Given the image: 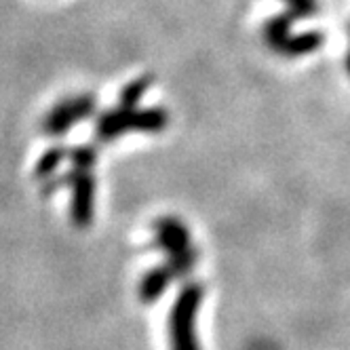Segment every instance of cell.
<instances>
[{
	"instance_id": "ba28073f",
	"label": "cell",
	"mask_w": 350,
	"mask_h": 350,
	"mask_svg": "<svg viewBox=\"0 0 350 350\" xmlns=\"http://www.w3.org/2000/svg\"><path fill=\"white\" fill-rule=\"evenodd\" d=\"M297 19L289 13V11H283L279 15H274L270 17L266 23H264V28H262V36H264V42L272 49V51H277V49L293 34L291 28H293V23Z\"/></svg>"
},
{
	"instance_id": "5b68a950",
	"label": "cell",
	"mask_w": 350,
	"mask_h": 350,
	"mask_svg": "<svg viewBox=\"0 0 350 350\" xmlns=\"http://www.w3.org/2000/svg\"><path fill=\"white\" fill-rule=\"evenodd\" d=\"M97 110V99L91 93H81L57 102L42 118V133L49 137L68 135L79 122L91 118Z\"/></svg>"
},
{
	"instance_id": "8992f818",
	"label": "cell",
	"mask_w": 350,
	"mask_h": 350,
	"mask_svg": "<svg viewBox=\"0 0 350 350\" xmlns=\"http://www.w3.org/2000/svg\"><path fill=\"white\" fill-rule=\"evenodd\" d=\"M178 279L173 274V270H171V266L165 262V264H161V266H154V268H150L144 277H142V281H139V285H137V295H139V299L144 304H154V302H159V299L165 295V291L169 289V285Z\"/></svg>"
},
{
	"instance_id": "7c38bea8",
	"label": "cell",
	"mask_w": 350,
	"mask_h": 350,
	"mask_svg": "<svg viewBox=\"0 0 350 350\" xmlns=\"http://www.w3.org/2000/svg\"><path fill=\"white\" fill-rule=\"evenodd\" d=\"M283 3L287 5V11L295 19H308V17L317 15V11H319L317 0H283Z\"/></svg>"
},
{
	"instance_id": "277c9868",
	"label": "cell",
	"mask_w": 350,
	"mask_h": 350,
	"mask_svg": "<svg viewBox=\"0 0 350 350\" xmlns=\"http://www.w3.org/2000/svg\"><path fill=\"white\" fill-rule=\"evenodd\" d=\"M42 194H53L59 188H70V219L77 228H89L95 217V178L93 169L70 167L62 178L42 182Z\"/></svg>"
},
{
	"instance_id": "3957f363",
	"label": "cell",
	"mask_w": 350,
	"mask_h": 350,
	"mask_svg": "<svg viewBox=\"0 0 350 350\" xmlns=\"http://www.w3.org/2000/svg\"><path fill=\"white\" fill-rule=\"evenodd\" d=\"M205 289L188 281L175 295L169 319H167V332H169V344L171 350H201L196 338V314L201 308Z\"/></svg>"
},
{
	"instance_id": "52a82bcc",
	"label": "cell",
	"mask_w": 350,
	"mask_h": 350,
	"mask_svg": "<svg viewBox=\"0 0 350 350\" xmlns=\"http://www.w3.org/2000/svg\"><path fill=\"white\" fill-rule=\"evenodd\" d=\"M323 42H325V36L321 32L308 30L302 34H291L274 53H279L281 57H287V59H295V57L312 55L323 46Z\"/></svg>"
},
{
	"instance_id": "8fae6325",
	"label": "cell",
	"mask_w": 350,
	"mask_h": 350,
	"mask_svg": "<svg viewBox=\"0 0 350 350\" xmlns=\"http://www.w3.org/2000/svg\"><path fill=\"white\" fill-rule=\"evenodd\" d=\"M68 161H70V167L93 169L97 163V148L93 144H77L74 148H70Z\"/></svg>"
},
{
	"instance_id": "4fadbf2b",
	"label": "cell",
	"mask_w": 350,
	"mask_h": 350,
	"mask_svg": "<svg viewBox=\"0 0 350 350\" xmlns=\"http://www.w3.org/2000/svg\"><path fill=\"white\" fill-rule=\"evenodd\" d=\"M346 72H348V77H350V49H348V53H346Z\"/></svg>"
},
{
	"instance_id": "7a4b0ae2",
	"label": "cell",
	"mask_w": 350,
	"mask_h": 350,
	"mask_svg": "<svg viewBox=\"0 0 350 350\" xmlns=\"http://www.w3.org/2000/svg\"><path fill=\"white\" fill-rule=\"evenodd\" d=\"M152 232L154 247L161 254H165V262L171 266L173 274L178 279H186L198 260L188 226L175 215H161L152 224Z\"/></svg>"
},
{
	"instance_id": "6da1fadb",
	"label": "cell",
	"mask_w": 350,
	"mask_h": 350,
	"mask_svg": "<svg viewBox=\"0 0 350 350\" xmlns=\"http://www.w3.org/2000/svg\"><path fill=\"white\" fill-rule=\"evenodd\" d=\"M171 122V116L165 108L152 106V108H110L99 112L95 118L93 135L97 142L108 144L116 137H122L127 133H146L157 135L167 129Z\"/></svg>"
},
{
	"instance_id": "30bf717a",
	"label": "cell",
	"mask_w": 350,
	"mask_h": 350,
	"mask_svg": "<svg viewBox=\"0 0 350 350\" xmlns=\"http://www.w3.org/2000/svg\"><path fill=\"white\" fill-rule=\"evenodd\" d=\"M152 83H154V79L148 77V74L137 77V79H131L118 93V106H122V108H139V102L144 99L146 91L152 87Z\"/></svg>"
},
{
	"instance_id": "9c48e42d",
	"label": "cell",
	"mask_w": 350,
	"mask_h": 350,
	"mask_svg": "<svg viewBox=\"0 0 350 350\" xmlns=\"http://www.w3.org/2000/svg\"><path fill=\"white\" fill-rule=\"evenodd\" d=\"M68 154H70V148H64V146H51L49 150H44L32 171L34 180H38V182L53 180V175L57 173L59 165L68 159Z\"/></svg>"
}]
</instances>
